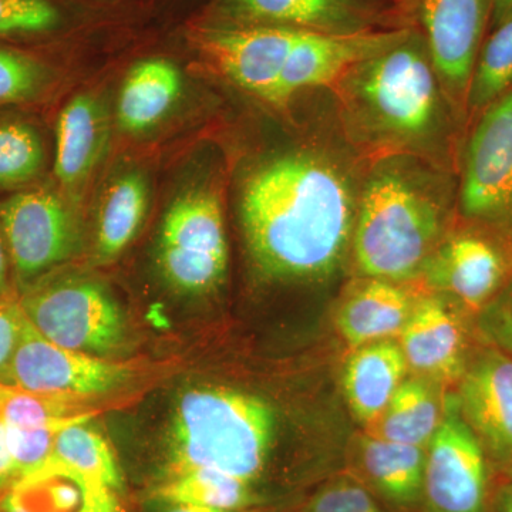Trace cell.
Listing matches in <instances>:
<instances>
[{
	"instance_id": "6da1fadb",
	"label": "cell",
	"mask_w": 512,
	"mask_h": 512,
	"mask_svg": "<svg viewBox=\"0 0 512 512\" xmlns=\"http://www.w3.org/2000/svg\"><path fill=\"white\" fill-rule=\"evenodd\" d=\"M366 165L340 133L271 151L245 168L239 225L259 278L320 284L335 276L352 249Z\"/></svg>"
},
{
	"instance_id": "7a4b0ae2",
	"label": "cell",
	"mask_w": 512,
	"mask_h": 512,
	"mask_svg": "<svg viewBox=\"0 0 512 512\" xmlns=\"http://www.w3.org/2000/svg\"><path fill=\"white\" fill-rule=\"evenodd\" d=\"M328 92L340 133L367 163L410 156L450 171L457 117L419 33L356 63Z\"/></svg>"
},
{
	"instance_id": "3957f363",
	"label": "cell",
	"mask_w": 512,
	"mask_h": 512,
	"mask_svg": "<svg viewBox=\"0 0 512 512\" xmlns=\"http://www.w3.org/2000/svg\"><path fill=\"white\" fill-rule=\"evenodd\" d=\"M451 194L450 171L420 158L369 161L353 228L357 272L394 284L421 274L441 244Z\"/></svg>"
},
{
	"instance_id": "277c9868",
	"label": "cell",
	"mask_w": 512,
	"mask_h": 512,
	"mask_svg": "<svg viewBox=\"0 0 512 512\" xmlns=\"http://www.w3.org/2000/svg\"><path fill=\"white\" fill-rule=\"evenodd\" d=\"M276 430L274 407L261 397L194 387L175 403L163 464L151 483L191 468H211L259 487L271 463Z\"/></svg>"
},
{
	"instance_id": "5b68a950",
	"label": "cell",
	"mask_w": 512,
	"mask_h": 512,
	"mask_svg": "<svg viewBox=\"0 0 512 512\" xmlns=\"http://www.w3.org/2000/svg\"><path fill=\"white\" fill-rule=\"evenodd\" d=\"M19 306L40 335L62 348L104 359L127 348L126 315L99 282L47 275L23 289Z\"/></svg>"
},
{
	"instance_id": "8992f818",
	"label": "cell",
	"mask_w": 512,
	"mask_h": 512,
	"mask_svg": "<svg viewBox=\"0 0 512 512\" xmlns=\"http://www.w3.org/2000/svg\"><path fill=\"white\" fill-rule=\"evenodd\" d=\"M156 261L164 281L183 295H208L224 284L228 241L215 185H195L171 202L161 222Z\"/></svg>"
},
{
	"instance_id": "52a82bcc",
	"label": "cell",
	"mask_w": 512,
	"mask_h": 512,
	"mask_svg": "<svg viewBox=\"0 0 512 512\" xmlns=\"http://www.w3.org/2000/svg\"><path fill=\"white\" fill-rule=\"evenodd\" d=\"M403 28L419 33L456 117L467 111L471 74L495 0H397Z\"/></svg>"
},
{
	"instance_id": "ba28073f",
	"label": "cell",
	"mask_w": 512,
	"mask_h": 512,
	"mask_svg": "<svg viewBox=\"0 0 512 512\" xmlns=\"http://www.w3.org/2000/svg\"><path fill=\"white\" fill-rule=\"evenodd\" d=\"M201 23L269 26L318 35L404 30L397 0H214Z\"/></svg>"
},
{
	"instance_id": "9c48e42d",
	"label": "cell",
	"mask_w": 512,
	"mask_h": 512,
	"mask_svg": "<svg viewBox=\"0 0 512 512\" xmlns=\"http://www.w3.org/2000/svg\"><path fill=\"white\" fill-rule=\"evenodd\" d=\"M0 229L23 289L52 274L82 247L79 218L60 195L43 188L0 202Z\"/></svg>"
},
{
	"instance_id": "30bf717a",
	"label": "cell",
	"mask_w": 512,
	"mask_h": 512,
	"mask_svg": "<svg viewBox=\"0 0 512 512\" xmlns=\"http://www.w3.org/2000/svg\"><path fill=\"white\" fill-rule=\"evenodd\" d=\"M421 512H490V463L468 426L457 394H448L427 446Z\"/></svg>"
},
{
	"instance_id": "8fae6325",
	"label": "cell",
	"mask_w": 512,
	"mask_h": 512,
	"mask_svg": "<svg viewBox=\"0 0 512 512\" xmlns=\"http://www.w3.org/2000/svg\"><path fill=\"white\" fill-rule=\"evenodd\" d=\"M136 369L104 357L84 355L50 342L23 316L9 384L29 392L94 399L126 386Z\"/></svg>"
},
{
	"instance_id": "7c38bea8",
	"label": "cell",
	"mask_w": 512,
	"mask_h": 512,
	"mask_svg": "<svg viewBox=\"0 0 512 512\" xmlns=\"http://www.w3.org/2000/svg\"><path fill=\"white\" fill-rule=\"evenodd\" d=\"M299 33L269 26H195L192 42L229 83L278 109L279 80Z\"/></svg>"
},
{
	"instance_id": "4fadbf2b",
	"label": "cell",
	"mask_w": 512,
	"mask_h": 512,
	"mask_svg": "<svg viewBox=\"0 0 512 512\" xmlns=\"http://www.w3.org/2000/svg\"><path fill=\"white\" fill-rule=\"evenodd\" d=\"M458 204L468 218L512 207V89L481 113L466 150Z\"/></svg>"
},
{
	"instance_id": "5bb4252c",
	"label": "cell",
	"mask_w": 512,
	"mask_h": 512,
	"mask_svg": "<svg viewBox=\"0 0 512 512\" xmlns=\"http://www.w3.org/2000/svg\"><path fill=\"white\" fill-rule=\"evenodd\" d=\"M458 403L488 463L512 477V357L487 350L464 370Z\"/></svg>"
},
{
	"instance_id": "9a60e30c",
	"label": "cell",
	"mask_w": 512,
	"mask_h": 512,
	"mask_svg": "<svg viewBox=\"0 0 512 512\" xmlns=\"http://www.w3.org/2000/svg\"><path fill=\"white\" fill-rule=\"evenodd\" d=\"M407 32L404 29L360 35L299 33L279 80L278 109H286L296 94L306 90H328L350 67L396 45Z\"/></svg>"
},
{
	"instance_id": "2e32d148",
	"label": "cell",
	"mask_w": 512,
	"mask_h": 512,
	"mask_svg": "<svg viewBox=\"0 0 512 512\" xmlns=\"http://www.w3.org/2000/svg\"><path fill=\"white\" fill-rule=\"evenodd\" d=\"M2 512H124L120 495L50 457L0 495Z\"/></svg>"
},
{
	"instance_id": "e0dca14e",
	"label": "cell",
	"mask_w": 512,
	"mask_h": 512,
	"mask_svg": "<svg viewBox=\"0 0 512 512\" xmlns=\"http://www.w3.org/2000/svg\"><path fill=\"white\" fill-rule=\"evenodd\" d=\"M109 136L107 111L92 94H79L60 111L55 174L64 190L79 194L100 164Z\"/></svg>"
},
{
	"instance_id": "ac0fdd59",
	"label": "cell",
	"mask_w": 512,
	"mask_h": 512,
	"mask_svg": "<svg viewBox=\"0 0 512 512\" xmlns=\"http://www.w3.org/2000/svg\"><path fill=\"white\" fill-rule=\"evenodd\" d=\"M503 261L484 239L458 235L441 242L427 259L421 274L439 291L478 306L493 295L503 278Z\"/></svg>"
},
{
	"instance_id": "d6986e66",
	"label": "cell",
	"mask_w": 512,
	"mask_h": 512,
	"mask_svg": "<svg viewBox=\"0 0 512 512\" xmlns=\"http://www.w3.org/2000/svg\"><path fill=\"white\" fill-rule=\"evenodd\" d=\"M427 451L424 447L363 439L357 453V471L363 485L384 504L400 512H421Z\"/></svg>"
},
{
	"instance_id": "ffe728a7",
	"label": "cell",
	"mask_w": 512,
	"mask_h": 512,
	"mask_svg": "<svg viewBox=\"0 0 512 512\" xmlns=\"http://www.w3.org/2000/svg\"><path fill=\"white\" fill-rule=\"evenodd\" d=\"M407 366L421 375L451 380L463 376V336L456 319L437 299H424L413 308L402 329Z\"/></svg>"
},
{
	"instance_id": "44dd1931",
	"label": "cell",
	"mask_w": 512,
	"mask_h": 512,
	"mask_svg": "<svg viewBox=\"0 0 512 512\" xmlns=\"http://www.w3.org/2000/svg\"><path fill=\"white\" fill-rule=\"evenodd\" d=\"M406 372L403 350L390 340L357 348L343 372V392L356 419L365 424L379 419Z\"/></svg>"
},
{
	"instance_id": "7402d4cb",
	"label": "cell",
	"mask_w": 512,
	"mask_h": 512,
	"mask_svg": "<svg viewBox=\"0 0 512 512\" xmlns=\"http://www.w3.org/2000/svg\"><path fill=\"white\" fill-rule=\"evenodd\" d=\"M412 312V298L399 285L365 278L343 302L338 329L350 348H362L402 332Z\"/></svg>"
},
{
	"instance_id": "603a6c76",
	"label": "cell",
	"mask_w": 512,
	"mask_h": 512,
	"mask_svg": "<svg viewBox=\"0 0 512 512\" xmlns=\"http://www.w3.org/2000/svg\"><path fill=\"white\" fill-rule=\"evenodd\" d=\"M183 87V77L174 63L147 59L128 72L117 103V121L126 133L150 130L167 116Z\"/></svg>"
},
{
	"instance_id": "cb8c5ba5",
	"label": "cell",
	"mask_w": 512,
	"mask_h": 512,
	"mask_svg": "<svg viewBox=\"0 0 512 512\" xmlns=\"http://www.w3.org/2000/svg\"><path fill=\"white\" fill-rule=\"evenodd\" d=\"M144 495L228 511L259 510L268 504L261 488L211 468H191L160 478Z\"/></svg>"
},
{
	"instance_id": "d4e9b609",
	"label": "cell",
	"mask_w": 512,
	"mask_h": 512,
	"mask_svg": "<svg viewBox=\"0 0 512 512\" xmlns=\"http://www.w3.org/2000/svg\"><path fill=\"white\" fill-rule=\"evenodd\" d=\"M148 210V185L143 174L131 171L110 185L101 201L94 237L99 264L119 258L134 241Z\"/></svg>"
},
{
	"instance_id": "484cf974",
	"label": "cell",
	"mask_w": 512,
	"mask_h": 512,
	"mask_svg": "<svg viewBox=\"0 0 512 512\" xmlns=\"http://www.w3.org/2000/svg\"><path fill=\"white\" fill-rule=\"evenodd\" d=\"M441 414L426 382L404 380L382 414V439L426 448L439 427Z\"/></svg>"
},
{
	"instance_id": "4316f807",
	"label": "cell",
	"mask_w": 512,
	"mask_h": 512,
	"mask_svg": "<svg viewBox=\"0 0 512 512\" xmlns=\"http://www.w3.org/2000/svg\"><path fill=\"white\" fill-rule=\"evenodd\" d=\"M86 400L29 392L0 382V423L12 427H45L89 421L94 414L87 412Z\"/></svg>"
},
{
	"instance_id": "83f0119b",
	"label": "cell",
	"mask_w": 512,
	"mask_h": 512,
	"mask_svg": "<svg viewBox=\"0 0 512 512\" xmlns=\"http://www.w3.org/2000/svg\"><path fill=\"white\" fill-rule=\"evenodd\" d=\"M89 421L70 424L60 430L50 457L100 481L121 495L124 476L116 454L109 441L89 426Z\"/></svg>"
},
{
	"instance_id": "f1b7e54d",
	"label": "cell",
	"mask_w": 512,
	"mask_h": 512,
	"mask_svg": "<svg viewBox=\"0 0 512 512\" xmlns=\"http://www.w3.org/2000/svg\"><path fill=\"white\" fill-rule=\"evenodd\" d=\"M512 89V16L485 37L474 64L467 93V111L483 113Z\"/></svg>"
},
{
	"instance_id": "f546056e",
	"label": "cell",
	"mask_w": 512,
	"mask_h": 512,
	"mask_svg": "<svg viewBox=\"0 0 512 512\" xmlns=\"http://www.w3.org/2000/svg\"><path fill=\"white\" fill-rule=\"evenodd\" d=\"M45 163L39 133L23 121L0 123V188H16L37 177Z\"/></svg>"
},
{
	"instance_id": "4dcf8cb0",
	"label": "cell",
	"mask_w": 512,
	"mask_h": 512,
	"mask_svg": "<svg viewBox=\"0 0 512 512\" xmlns=\"http://www.w3.org/2000/svg\"><path fill=\"white\" fill-rule=\"evenodd\" d=\"M50 72L35 57L0 47V107L36 99L47 84Z\"/></svg>"
},
{
	"instance_id": "1f68e13d",
	"label": "cell",
	"mask_w": 512,
	"mask_h": 512,
	"mask_svg": "<svg viewBox=\"0 0 512 512\" xmlns=\"http://www.w3.org/2000/svg\"><path fill=\"white\" fill-rule=\"evenodd\" d=\"M62 25V13L50 0H0V37L53 32Z\"/></svg>"
},
{
	"instance_id": "d6a6232c",
	"label": "cell",
	"mask_w": 512,
	"mask_h": 512,
	"mask_svg": "<svg viewBox=\"0 0 512 512\" xmlns=\"http://www.w3.org/2000/svg\"><path fill=\"white\" fill-rule=\"evenodd\" d=\"M305 512H389L376 495L356 480L340 476L329 480L315 491Z\"/></svg>"
},
{
	"instance_id": "836d02e7",
	"label": "cell",
	"mask_w": 512,
	"mask_h": 512,
	"mask_svg": "<svg viewBox=\"0 0 512 512\" xmlns=\"http://www.w3.org/2000/svg\"><path fill=\"white\" fill-rule=\"evenodd\" d=\"M64 427L67 426H5L16 481L33 473L49 460L53 453L56 436Z\"/></svg>"
},
{
	"instance_id": "e575fe53",
	"label": "cell",
	"mask_w": 512,
	"mask_h": 512,
	"mask_svg": "<svg viewBox=\"0 0 512 512\" xmlns=\"http://www.w3.org/2000/svg\"><path fill=\"white\" fill-rule=\"evenodd\" d=\"M19 302L0 301V382L9 384L10 366L22 332Z\"/></svg>"
},
{
	"instance_id": "d590c367",
	"label": "cell",
	"mask_w": 512,
	"mask_h": 512,
	"mask_svg": "<svg viewBox=\"0 0 512 512\" xmlns=\"http://www.w3.org/2000/svg\"><path fill=\"white\" fill-rule=\"evenodd\" d=\"M141 504H143L141 505L143 512H266V508L245 511L218 510V508L201 507V505L163 500V498L150 497V495H144L143 503Z\"/></svg>"
},
{
	"instance_id": "8d00e7d4",
	"label": "cell",
	"mask_w": 512,
	"mask_h": 512,
	"mask_svg": "<svg viewBox=\"0 0 512 512\" xmlns=\"http://www.w3.org/2000/svg\"><path fill=\"white\" fill-rule=\"evenodd\" d=\"M15 467L10 454L5 426L0 423V495L6 493L15 484Z\"/></svg>"
},
{
	"instance_id": "74e56055",
	"label": "cell",
	"mask_w": 512,
	"mask_h": 512,
	"mask_svg": "<svg viewBox=\"0 0 512 512\" xmlns=\"http://www.w3.org/2000/svg\"><path fill=\"white\" fill-rule=\"evenodd\" d=\"M494 512H512V477L495 494Z\"/></svg>"
},
{
	"instance_id": "f35d334b",
	"label": "cell",
	"mask_w": 512,
	"mask_h": 512,
	"mask_svg": "<svg viewBox=\"0 0 512 512\" xmlns=\"http://www.w3.org/2000/svg\"><path fill=\"white\" fill-rule=\"evenodd\" d=\"M9 262L8 248H6L5 238H3L2 229H0V301H2L6 289H8Z\"/></svg>"
},
{
	"instance_id": "ab89813d",
	"label": "cell",
	"mask_w": 512,
	"mask_h": 512,
	"mask_svg": "<svg viewBox=\"0 0 512 512\" xmlns=\"http://www.w3.org/2000/svg\"><path fill=\"white\" fill-rule=\"evenodd\" d=\"M512 16V0H495L493 20H491V26L500 25L505 19Z\"/></svg>"
},
{
	"instance_id": "60d3db41",
	"label": "cell",
	"mask_w": 512,
	"mask_h": 512,
	"mask_svg": "<svg viewBox=\"0 0 512 512\" xmlns=\"http://www.w3.org/2000/svg\"><path fill=\"white\" fill-rule=\"evenodd\" d=\"M0 512H2V510H0Z\"/></svg>"
}]
</instances>
